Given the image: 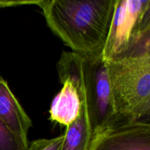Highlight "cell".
<instances>
[{
	"mask_svg": "<svg viewBox=\"0 0 150 150\" xmlns=\"http://www.w3.org/2000/svg\"><path fill=\"white\" fill-rule=\"evenodd\" d=\"M93 130L84 108L77 120L66 127L62 150H89Z\"/></svg>",
	"mask_w": 150,
	"mask_h": 150,
	"instance_id": "52a82bcc",
	"label": "cell"
},
{
	"mask_svg": "<svg viewBox=\"0 0 150 150\" xmlns=\"http://www.w3.org/2000/svg\"><path fill=\"white\" fill-rule=\"evenodd\" d=\"M0 150H26L23 149L13 137L0 120ZM28 150V149H27Z\"/></svg>",
	"mask_w": 150,
	"mask_h": 150,
	"instance_id": "9c48e42d",
	"label": "cell"
},
{
	"mask_svg": "<svg viewBox=\"0 0 150 150\" xmlns=\"http://www.w3.org/2000/svg\"><path fill=\"white\" fill-rule=\"evenodd\" d=\"M0 120L18 143L28 149V135L32 127V120L10 89L7 82L0 76Z\"/></svg>",
	"mask_w": 150,
	"mask_h": 150,
	"instance_id": "5b68a950",
	"label": "cell"
},
{
	"mask_svg": "<svg viewBox=\"0 0 150 150\" xmlns=\"http://www.w3.org/2000/svg\"><path fill=\"white\" fill-rule=\"evenodd\" d=\"M39 1H0V7H16L23 4H38Z\"/></svg>",
	"mask_w": 150,
	"mask_h": 150,
	"instance_id": "30bf717a",
	"label": "cell"
},
{
	"mask_svg": "<svg viewBox=\"0 0 150 150\" xmlns=\"http://www.w3.org/2000/svg\"><path fill=\"white\" fill-rule=\"evenodd\" d=\"M65 135H59L53 139H40L29 142L28 150H62Z\"/></svg>",
	"mask_w": 150,
	"mask_h": 150,
	"instance_id": "ba28073f",
	"label": "cell"
},
{
	"mask_svg": "<svg viewBox=\"0 0 150 150\" xmlns=\"http://www.w3.org/2000/svg\"><path fill=\"white\" fill-rule=\"evenodd\" d=\"M62 88L54 97L49 110V120L67 127L82 113V102L78 91L69 81L62 83Z\"/></svg>",
	"mask_w": 150,
	"mask_h": 150,
	"instance_id": "8992f818",
	"label": "cell"
},
{
	"mask_svg": "<svg viewBox=\"0 0 150 150\" xmlns=\"http://www.w3.org/2000/svg\"><path fill=\"white\" fill-rule=\"evenodd\" d=\"M150 54V0H116L104 61Z\"/></svg>",
	"mask_w": 150,
	"mask_h": 150,
	"instance_id": "3957f363",
	"label": "cell"
},
{
	"mask_svg": "<svg viewBox=\"0 0 150 150\" xmlns=\"http://www.w3.org/2000/svg\"><path fill=\"white\" fill-rule=\"evenodd\" d=\"M114 109L122 118L149 120L150 54L105 61Z\"/></svg>",
	"mask_w": 150,
	"mask_h": 150,
	"instance_id": "7a4b0ae2",
	"label": "cell"
},
{
	"mask_svg": "<svg viewBox=\"0 0 150 150\" xmlns=\"http://www.w3.org/2000/svg\"><path fill=\"white\" fill-rule=\"evenodd\" d=\"M89 150H150L149 121L125 118L97 129Z\"/></svg>",
	"mask_w": 150,
	"mask_h": 150,
	"instance_id": "277c9868",
	"label": "cell"
},
{
	"mask_svg": "<svg viewBox=\"0 0 150 150\" xmlns=\"http://www.w3.org/2000/svg\"><path fill=\"white\" fill-rule=\"evenodd\" d=\"M116 0H40L47 25L71 48L86 57H102Z\"/></svg>",
	"mask_w": 150,
	"mask_h": 150,
	"instance_id": "6da1fadb",
	"label": "cell"
}]
</instances>
